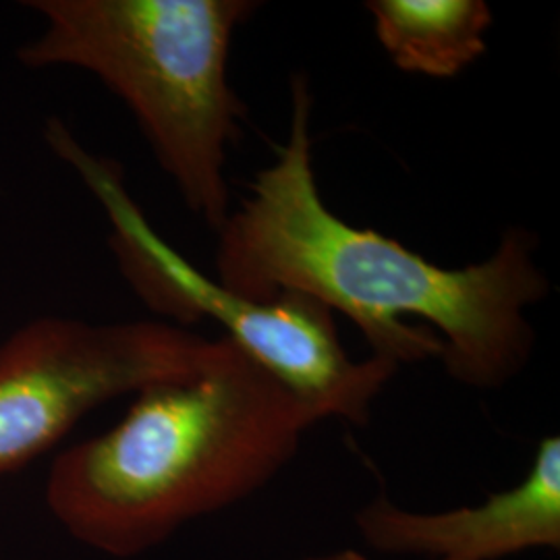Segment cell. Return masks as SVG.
Here are the masks:
<instances>
[{"instance_id":"cell-1","label":"cell","mask_w":560,"mask_h":560,"mask_svg":"<svg viewBox=\"0 0 560 560\" xmlns=\"http://www.w3.org/2000/svg\"><path fill=\"white\" fill-rule=\"evenodd\" d=\"M310 119L307 78L295 75L289 136L217 231L214 279L260 303L284 293L320 301L360 328L372 355L397 365L441 360L476 390L517 378L536 347L527 310L550 293L536 237L511 226L488 260L442 268L342 221L322 200Z\"/></svg>"},{"instance_id":"cell-2","label":"cell","mask_w":560,"mask_h":560,"mask_svg":"<svg viewBox=\"0 0 560 560\" xmlns=\"http://www.w3.org/2000/svg\"><path fill=\"white\" fill-rule=\"evenodd\" d=\"M318 421L231 340L183 381L145 386L122 420L62 451L46 506L75 540L115 559L275 480Z\"/></svg>"},{"instance_id":"cell-3","label":"cell","mask_w":560,"mask_h":560,"mask_svg":"<svg viewBox=\"0 0 560 560\" xmlns=\"http://www.w3.org/2000/svg\"><path fill=\"white\" fill-rule=\"evenodd\" d=\"M40 34L21 44L32 71L92 73L138 120L187 210L219 231L231 212L229 148L247 108L229 83L231 44L252 0H30Z\"/></svg>"},{"instance_id":"cell-4","label":"cell","mask_w":560,"mask_h":560,"mask_svg":"<svg viewBox=\"0 0 560 560\" xmlns=\"http://www.w3.org/2000/svg\"><path fill=\"white\" fill-rule=\"evenodd\" d=\"M50 141L104 203L120 272L150 310L180 328L217 322L222 337L287 388L314 420L337 418L353 425L370 421L374 400L399 370L395 361L376 355L351 360L332 312L320 301L284 293L260 303L203 275L156 235L113 164L90 156L65 129Z\"/></svg>"},{"instance_id":"cell-5","label":"cell","mask_w":560,"mask_h":560,"mask_svg":"<svg viewBox=\"0 0 560 560\" xmlns=\"http://www.w3.org/2000/svg\"><path fill=\"white\" fill-rule=\"evenodd\" d=\"M214 345L168 322H27L0 345V478L104 402L194 376Z\"/></svg>"},{"instance_id":"cell-6","label":"cell","mask_w":560,"mask_h":560,"mask_svg":"<svg viewBox=\"0 0 560 560\" xmlns=\"http://www.w3.org/2000/svg\"><path fill=\"white\" fill-rule=\"evenodd\" d=\"M374 550L428 560H501L560 548V439H541L525 478L478 506L441 513L400 509L386 494L355 515Z\"/></svg>"},{"instance_id":"cell-7","label":"cell","mask_w":560,"mask_h":560,"mask_svg":"<svg viewBox=\"0 0 560 560\" xmlns=\"http://www.w3.org/2000/svg\"><path fill=\"white\" fill-rule=\"evenodd\" d=\"M384 52L405 73L451 80L488 50L492 11L483 0H370Z\"/></svg>"},{"instance_id":"cell-8","label":"cell","mask_w":560,"mask_h":560,"mask_svg":"<svg viewBox=\"0 0 560 560\" xmlns=\"http://www.w3.org/2000/svg\"><path fill=\"white\" fill-rule=\"evenodd\" d=\"M307 560H368L358 550H339V552H330L324 557H312Z\"/></svg>"}]
</instances>
